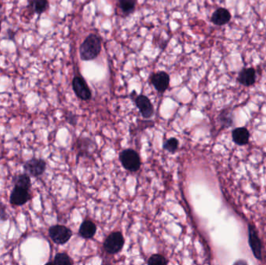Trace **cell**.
I'll list each match as a JSON object with an SVG mask.
<instances>
[{
  "instance_id": "7",
  "label": "cell",
  "mask_w": 266,
  "mask_h": 265,
  "mask_svg": "<svg viewBox=\"0 0 266 265\" xmlns=\"http://www.w3.org/2000/svg\"><path fill=\"white\" fill-rule=\"evenodd\" d=\"M30 200L31 194L29 190L21 187L14 186L10 197V202L11 205L16 206H23L27 202H29Z\"/></svg>"
},
{
  "instance_id": "18",
  "label": "cell",
  "mask_w": 266,
  "mask_h": 265,
  "mask_svg": "<svg viewBox=\"0 0 266 265\" xmlns=\"http://www.w3.org/2000/svg\"><path fill=\"white\" fill-rule=\"evenodd\" d=\"M48 6H49V4H48V0H34V9L39 15L46 11Z\"/></svg>"
},
{
  "instance_id": "22",
  "label": "cell",
  "mask_w": 266,
  "mask_h": 265,
  "mask_svg": "<svg viewBox=\"0 0 266 265\" xmlns=\"http://www.w3.org/2000/svg\"><path fill=\"white\" fill-rule=\"evenodd\" d=\"M0 31H1V22H0Z\"/></svg>"
},
{
  "instance_id": "19",
  "label": "cell",
  "mask_w": 266,
  "mask_h": 265,
  "mask_svg": "<svg viewBox=\"0 0 266 265\" xmlns=\"http://www.w3.org/2000/svg\"><path fill=\"white\" fill-rule=\"evenodd\" d=\"M178 146H179V142L177 138H171L164 142V149L168 150V152H175L178 149Z\"/></svg>"
},
{
  "instance_id": "16",
  "label": "cell",
  "mask_w": 266,
  "mask_h": 265,
  "mask_svg": "<svg viewBox=\"0 0 266 265\" xmlns=\"http://www.w3.org/2000/svg\"><path fill=\"white\" fill-rule=\"evenodd\" d=\"M118 7L122 12V14L126 16L130 15L135 11V0H119L118 1Z\"/></svg>"
},
{
  "instance_id": "14",
  "label": "cell",
  "mask_w": 266,
  "mask_h": 265,
  "mask_svg": "<svg viewBox=\"0 0 266 265\" xmlns=\"http://www.w3.org/2000/svg\"><path fill=\"white\" fill-rule=\"evenodd\" d=\"M96 232V225L91 220H85L79 228V234L85 239L92 238L95 236Z\"/></svg>"
},
{
  "instance_id": "3",
  "label": "cell",
  "mask_w": 266,
  "mask_h": 265,
  "mask_svg": "<svg viewBox=\"0 0 266 265\" xmlns=\"http://www.w3.org/2000/svg\"><path fill=\"white\" fill-rule=\"evenodd\" d=\"M48 234L55 244L62 245L70 240L73 232L65 226L55 225L49 228Z\"/></svg>"
},
{
  "instance_id": "10",
  "label": "cell",
  "mask_w": 266,
  "mask_h": 265,
  "mask_svg": "<svg viewBox=\"0 0 266 265\" xmlns=\"http://www.w3.org/2000/svg\"><path fill=\"white\" fill-rule=\"evenodd\" d=\"M257 73L253 67L243 68L237 76V80L244 87H251L256 83Z\"/></svg>"
},
{
  "instance_id": "11",
  "label": "cell",
  "mask_w": 266,
  "mask_h": 265,
  "mask_svg": "<svg viewBox=\"0 0 266 265\" xmlns=\"http://www.w3.org/2000/svg\"><path fill=\"white\" fill-rule=\"evenodd\" d=\"M135 104L141 114L145 118H150L153 114V106L150 99L144 95H139L135 99Z\"/></svg>"
},
{
  "instance_id": "15",
  "label": "cell",
  "mask_w": 266,
  "mask_h": 265,
  "mask_svg": "<svg viewBox=\"0 0 266 265\" xmlns=\"http://www.w3.org/2000/svg\"><path fill=\"white\" fill-rule=\"evenodd\" d=\"M14 186L21 187L24 189L30 190L31 188V177L27 173H21L14 177Z\"/></svg>"
},
{
  "instance_id": "12",
  "label": "cell",
  "mask_w": 266,
  "mask_h": 265,
  "mask_svg": "<svg viewBox=\"0 0 266 265\" xmlns=\"http://www.w3.org/2000/svg\"><path fill=\"white\" fill-rule=\"evenodd\" d=\"M231 14L225 8H218L211 17V22L214 25L224 26L228 24L231 19Z\"/></svg>"
},
{
  "instance_id": "5",
  "label": "cell",
  "mask_w": 266,
  "mask_h": 265,
  "mask_svg": "<svg viewBox=\"0 0 266 265\" xmlns=\"http://www.w3.org/2000/svg\"><path fill=\"white\" fill-rule=\"evenodd\" d=\"M23 169L30 177H41L46 170V162L39 158H32L24 163Z\"/></svg>"
},
{
  "instance_id": "17",
  "label": "cell",
  "mask_w": 266,
  "mask_h": 265,
  "mask_svg": "<svg viewBox=\"0 0 266 265\" xmlns=\"http://www.w3.org/2000/svg\"><path fill=\"white\" fill-rule=\"evenodd\" d=\"M49 264H54V265H74L73 260L70 258V256L66 253H58L55 256L54 261L49 262Z\"/></svg>"
},
{
  "instance_id": "4",
  "label": "cell",
  "mask_w": 266,
  "mask_h": 265,
  "mask_svg": "<svg viewBox=\"0 0 266 265\" xmlns=\"http://www.w3.org/2000/svg\"><path fill=\"white\" fill-rule=\"evenodd\" d=\"M124 243H125V240L121 232H112L104 241V250H106L108 254H116L122 250Z\"/></svg>"
},
{
  "instance_id": "2",
  "label": "cell",
  "mask_w": 266,
  "mask_h": 265,
  "mask_svg": "<svg viewBox=\"0 0 266 265\" xmlns=\"http://www.w3.org/2000/svg\"><path fill=\"white\" fill-rule=\"evenodd\" d=\"M119 158L124 168L127 170L135 172L140 168V158L135 150H124L120 153Z\"/></svg>"
},
{
  "instance_id": "8",
  "label": "cell",
  "mask_w": 266,
  "mask_h": 265,
  "mask_svg": "<svg viewBox=\"0 0 266 265\" xmlns=\"http://www.w3.org/2000/svg\"><path fill=\"white\" fill-rule=\"evenodd\" d=\"M248 242L253 254L258 260L263 259V247L255 227L252 225L248 226Z\"/></svg>"
},
{
  "instance_id": "9",
  "label": "cell",
  "mask_w": 266,
  "mask_h": 265,
  "mask_svg": "<svg viewBox=\"0 0 266 265\" xmlns=\"http://www.w3.org/2000/svg\"><path fill=\"white\" fill-rule=\"evenodd\" d=\"M152 86L160 94L165 92L170 84V76L166 72L160 71L152 74L151 78Z\"/></svg>"
},
{
  "instance_id": "6",
  "label": "cell",
  "mask_w": 266,
  "mask_h": 265,
  "mask_svg": "<svg viewBox=\"0 0 266 265\" xmlns=\"http://www.w3.org/2000/svg\"><path fill=\"white\" fill-rule=\"evenodd\" d=\"M72 86L76 95L79 99L83 100H89L91 98V90L83 77L78 76L74 77L72 82Z\"/></svg>"
},
{
  "instance_id": "1",
  "label": "cell",
  "mask_w": 266,
  "mask_h": 265,
  "mask_svg": "<svg viewBox=\"0 0 266 265\" xmlns=\"http://www.w3.org/2000/svg\"><path fill=\"white\" fill-rule=\"evenodd\" d=\"M102 48V40L96 34H91L79 47V55L83 61H92L98 57Z\"/></svg>"
},
{
  "instance_id": "13",
  "label": "cell",
  "mask_w": 266,
  "mask_h": 265,
  "mask_svg": "<svg viewBox=\"0 0 266 265\" xmlns=\"http://www.w3.org/2000/svg\"><path fill=\"white\" fill-rule=\"evenodd\" d=\"M232 138L233 142L238 146H245L249 142L250 133L245 128H237L232 132Z\"/></svg>"
},
{
  "instance_id": "20",
  "label": "cell",
  "mask_w": 266,
  "mask_h": 265,
  "mask_svg": "<svg viewBox=\"0 0 266 265\" xmlns=\"http://www.w3.org/2000/svg\"><path fill=\"white\" fill-rule=\"evenodd\" d=\"M149 265H168V262L164 256L160 254H153L148 260Z\"/></svg>"
},
{
  "instance_id": "21",
  "label": "cell",
  "mask_w": 266,
  "mask_h": 265,
  "mask_svg": "<svg viewBox=\"0 0 266 265\" xmlns=\"http://www.w3.org/2000/svg\"><path fill=\"white\" fill-rule=\"evenodd\" d=\"M8 219V215L4 208H0V220H6Z\"/></svg>"
}]
</instances>
